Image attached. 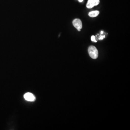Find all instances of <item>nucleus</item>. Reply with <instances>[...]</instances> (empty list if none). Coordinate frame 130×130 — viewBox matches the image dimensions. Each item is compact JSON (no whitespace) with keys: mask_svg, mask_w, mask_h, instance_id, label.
<instances>
[{"mask_svg":"<svg viewBox=\"0 0 130 130\" xmlns=\"http://www.w3.org/2000/svg\"><path fill=\"white\" fill-rule=\"evenodd\" d=\"M89 55L91 58L93 59H97L98 56V52L97 49L94 46H90L89 47Z\"/></svg>","mask_w":130,"mask_h":130,"instance_id":"nucleus-1","label":"nucleus"},{"mask_svg":"<svg viewBox=\"0 0 130 130\" xmlns=\"http://www.w3.org/2000/svg\"><path fill=\"white\" fill-rule=\"evenodd\" d=\"M73 24L78 31H80L82 28V23L79 19H75L73 21Z\"/></svg>","mask_w":130,"mask_h":130,"instance_id":"nucleus-2","label":"nucleus"},{"mask_svg":"<svg viewBox=\"0 0 130 130\" xmlns=\"http://www.w3.org/2000/svg\"><path fill=\"white\" fill-rule=\"evenodd\" d=\"M100 2V0H88L86 7L88 8H91L94 6H97Z\"/></svg>","mask_w":130,"mask_h":130,"instance_id":"nucleus-3","label":"nucleus"},{"mask_svg":"<svg viewBox=\"0 0 130 130\" xmlns=\"http://www.w3.org/2000/svg\"><path fill=\"white\" fill-rule=\"evenodd\" d=\"M24 98L26 101L29 102H33L36 100L35 96L30 93H25L24 95Z\"/></svg>","mask_w":130,"mask_h":130,"instance_id":"nucleus-4","label":"nucleus"},{"mask_svg":"<svg viewBox=\"0 0 130 130\" xmlns=\"http://www.w3.org/2000/svg\"><path fill=\"white\" fill-rule=\"evenodd\" d=\"M99 13H100V12L99 11H94L90 12L89 13V15L90 17H91V18H94V17H96V16H98Z\"/></svg>","mask_w":130,"mask_h":130,"instance_id":"nucleus-5","label":"nucleus"},{"mask_svg":"<svg viewBox=\"0 0 130 130\" xmlns=\"http://www.w3.org/2000/svg\"><path fill=\"white\" fill-rule=\"evenodd\" d=\"M91 40L92 41L95 42H97L96 40H95V37L94 36H92V37H91Z\"/></svg>","mask_w":130,"mask_h":130,"instance_id":"nucleus-6","label":"nucleus"},{"mask_svg":"<svg viewBox=\"0 0 130 130\" xmlns=\"http://www.w3.org/2000/svg\"><path fill=\"white\" fill-rule=\"evenodd\" d=\"M104 37H105V36H101V37H100V38H99V40H103Z\"/></svg>","mask_w":130,"mask_h":130,"instance_id":"nucleus-7","label":"nucleus"},{"mask_svg":"<svg viewBox=\"0 0 130 130\" xmlns=\"http://www.w3.org/2000/svg\"><path fill=\"white\" fill-rule=\"evenodd\" d=\"M79 2H81L83 1V0H78Z\"/></svg>","mask_w":130,"mask_h":130,"instance_id":"nucleus-8","label":"nucleus"},{"mask_svg":"<svg viewBox=\"0 0 130 130\" xmlns=\"http://www.w3.org/2000/svg\"><path fill=\"white\" fill-rule=\"evenodd\" d=\"M103 33V31H101V34H102Z\"/></svg>","mask_w":130,"mask_h":130,"instance_id":"nucleus-9","label":"nucleus"}]
</instances>
